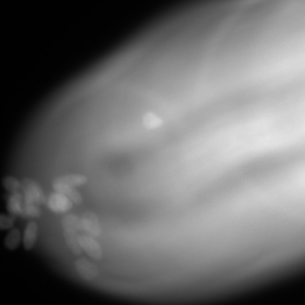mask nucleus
<instances>
[{
	"mask_svg": "<svg viewBox=\"0 0 305 305\" xmlns=\"http://www.w3.org/2000/svg\"><path fill=\"white\" fill-rule=\"evenodd\" d=\"M21 190L25 194L26 202L39 204L45 202L42 187L34 180L29 178L21 180Z\"/></svg>",
	"mask_w": 305,
	"mask_h": 305,
	"instance_id": "1",
	"label": "nucleus"
},
{
	"mask_svg": "<svg viewBox=\"0 0 305 305\" xmlns=\"http://www.w3.org/2000/svg\"><path fill=\"white\" fill-rule=\"evenodd\" d=\"M75 267L79 276L87 282L94 280L99 274L98 267L85 258H80L76 260Z\"/></svg>",
	"mask_w": 305,
	"mask_h": 305,
	"instance_id": "2",
	"label": "nucleus"
},
{
	"mask_svg": "<svg viewBox=\"0 0 305 305\" xmlns=\"http://www.w3.org/2000/svg\"><path fill=\"white\" fill-rule=\"evenodd\" d=\"M79 242L83 251L92 259L96 260L102 259L103 256L102 249L93 237L91 235H79Z\"/></svg>",
	"mask_w": 305,
	"mask_h": 305,
	"instance_id": "3",
	"label": "nucleus"
},
{
	"mask_svg": "<svg viewBox=\"0 0 305 305\" xmlns=\"http://www.w3.org/2000/svg\"><path fill=\"white\" fill-rule=\"evenodd\" d=\"M83 230L94 238L102 234V230L98 216L95 212L87 211L84 212L81 219Z\"/></svg>",
	"mask_w": 305,
	"mask_h": 305,
	"instance_id": "4",
	"label": "nucleus"
},
{
	"mask_svg": "<svg viewBox=\"0 0 305 305\" xmlns=\"http://www.w3.org/2000/svg\"><path fill=\"white\" fill-rule=\"evenodd\" d=\"M73 203L66 195L57 192L51 194L48 201V207L57 213L69 211L73 207Z\"/></svg>",
	"mask_w": 305,
	"mask_h": 305,
	"instance_id": "5",
	"label": "nucleus"
},
{
	"mask_svg": "<svg viewBox=\"0 0 305 305\" xmlns=\"http://www.w3.org/2000/svg\"><path fill=\"white\" fill-rule=\"evenodd\" d=\"M78 231L72 229H63V235L68 248L76 256L82 254V249L79 242Z\"/></svg>",
	"mask_w": 305,
	"mask_h": 305,
	"instance_id": "6",
	"label": "nucleus"
},
{
	"mask_svg": "<svg viewBox=\"0 0 305 305\" xmlns=\"http://www.w3.org/2000/svg\"><path fill=\"white\" fill-rule=\"evenodd\" d=\"M38 231L37 222L30 221L27 224L23 235V245L26 250L30 251L34 248L37 240Z\"/></svg>",
	"mask_w": 305,
	"mask_h": 305,
	"instance_id": "7",
	"label": "nucleus"
},
{
	"mask_svg": "<svg viewBox=\"0 0 305 305\" xmlns=\"http://www.w3.org/2000/svg\"><path fill=\"white\" fill-rule=\"evenodd\" d=\"M52 187L55 192L61 193L68 197L74 204H80L82 203V195L75 187L64 185L54 182L52 183Z\"/></svg>",
	"mask_w": 305,
	"mask_h": 305,
	"instance_id": "8",
	"label": "nucleus"
},
{
	"mask_svg": "<svg viewBox=\"0 0 305 305\" xmlns=\"http://www.w3.org/2000/svg\"><path fill=\"white\" fill-rule=\"evenodd\" d=\"M53 182L76 188L86 184L88 179L86 176L81 174H67L59 176Z\"/></svg>",
	"mask_w": 305,
	"mask_h": 305,
	"instance_id": "9",
	"label": "nucleus"
},
{
	"mask_svg": "<svg viewBox=\"0 0 305 305\" xmlns=\"http://www.w3.org/2000/svg\"><path fill=\"white\" fill-rule=\"evenodd\" d=\"M21 242V234L19 229L13 228L7 235L5 239V246L8 250H16Z\"/></svg>",
	"mask_w": 305,
	"mask_h": 305,
	"instance_id": "10",
	"label": "nucleus"
},
{
	"mask_svg": "<svg viewBox=\"0 0 305 305\" xmlns=\"http://www.w3.org/2000/svg\"><path fill=\"white\" fill-rule=\"evenodd\" d=\"M63 229H72L76 231L83 230L81 219L74 214H69L64 217L61 222Z\"/></svg>",
	"mask_w": 305,
	"mask_h": 305,
	"instance_id": "11",
	"label": "nucleus"
},
{
	"mask_svg": "<svg viewBox=\"0 0 305 305\" xmlns=\"http://www.w3.org/2000/svg\"><path fill=\"white\" fill-rule=\"evenodd\" d=\"M2 184L4 188L11 194H15L21 190V181L13 176H5L2 179Z\"/></svg>",
	"mask_w": 305,
	"mask_h": 305,
	"instance_id": "12",
	"label": "nucleus"
},
{
	"mask_svg": "<svg viewBox=\"0 0 305 305\" xmlns=\"http://www.w3.org/2000/svg\"><path fill=\"white\" fill-rule=\"evenodd\" d=\"M15 222V218L14 215H7L1 214L0 216V228L1 230H7L13 227Z\"/></svg>",
	"mask_w": 305,
	"mask_h": 305,
	"instance_id": "13",
	"label": "nucleus"
}]
</instances>
